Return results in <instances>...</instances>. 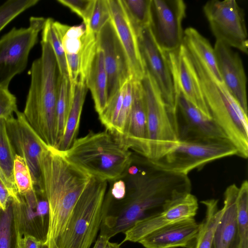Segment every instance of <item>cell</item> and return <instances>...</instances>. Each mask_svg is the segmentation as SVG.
<instances>
[{
  "label": "cell",
  "instance_id": "cell-1",
  "mask_svg": "<svg viewBox=\"0 0 248 248\" xmlns=\"http://www.w3.org/2000/svg\"><path fill=\"white\" fill-rule=\"evenodd\" d=\"M128 175L123 199H113L109 191L106 196L99 234L109 239L124 233L137 221L191 192L188 175L165 170L146 158L143 167H139L136 174Z\"/></svg>",
  "mask_w": 248,
  "mask_h": 248
},
{
  "label": "cell",
  "instance_id": "cell-2",
  "mask_svg": "<svg viewBox=\"0 0 248 248\" xmlns=\"http://www.w3.org/2000/svg\"><path fill=\"white\" fill-rule=\"evenodd\" d=\"M41 170L49 215L44 245L57 248L73 209L92 176L68 161L61 152L49 147L42 154Z\"/></svg>",
  "mask_w": 248,
  "mask_h": 248
},
{
  "label": "cell",
  "instance_id": "cell-3",
  "mask_svg": "<svg viewBox=\"0 0 248 248\" xmlns=\"http://www.w3.org/2000/svg\"><path fill=\"white\" fill-rule=\"evenodd\" d=\"M41 54L29 71L30 85L23 113L35 132L49 147L57 145V102L60 75L50 45L41 41Z\"/></svg>",
  "mask_w": 248,
  "mask_h": 248
},
{
  "label": "cell",
  "instance_id": "cell-4",
  "mask_svg": "<svg viewBox=\"0 0 248 248\" xmlns=\"http://www.w3.org/2000/svg\"><path fill=\"white\" fill-rule=\"evenodd\" d=\"M70 163L92 177L115 181L125 176L133 162L132 153L107 130L76 139L62 152Z\"/></svg>",
  "mask_w": 248,
  "mask_h": 248
},
{
  "label": "cell",
  "instance_id": "cell-5",
  "mask_svg": "<svg viewBox=\"0 0 248 248\" xmlns=\"http://www.w3.org/2000/svg\"><path fill=\"white\" fill-rule=\"evenodd\" d=\"M189 53L212 119L236 148L237 156L247 159L248 156V114L224 84L217 80L196 56Z\"/></svg>",
  "mask_w": 248,
  "mask_h": 248
},
{
  "label": "cell",
  "instance_id": "cell-6",
  "mask_svg": "<svg viewBox=\"0 0 248 248\" xmlns=\"http://www.w3.org/2000/svg\"><path fill=\"white\" fill-rule=\"evenodd\" d=\"M108 181L93 177L78 198L57 248H90L102 223Z\"/></svg>",
  "mask_w": 248,
  "mask_h": 248
},
{
  "label": "cell",
  "instance_id": "cell-7",
  "mask_svg": "<svg viewBox=\"0 0 248 248\" xmlns=\"http://www.w3.org/2000/svg\"><path fill=\"white\" fill-rule=\"evenodd\" d=\"M141 82L147 118L146 159L155 162L169 152L179 140L177 112L167 105L156 82L148 72Z\"/></svg>",
  "mask_w": 248,
  "mask_h": 248
},
{
  "label": "cell",
  "instance_id": "cell-8",
  "mask_svg": "<svg viewBox=\"0 0 248 248\" xmlns=\"http://www.w3.org/2000/svg\"><path fill=\"white\" fill-rule=\"evenodd\" d=\"M46 20L31 16L28 27H14L0 38V87L9 88L13 78L25 70Z\"/></svg>",
  "mask_w": 248,
  "mask_h": 248
},
{
  "label": "cell",
  "instance_id": "cell-9",
  "mask_svg": "<svg viewBox=\"0 0 248 248\" xmlns=\"http://www.w3.org/2000/svg\"><path fill=\"white\" fill-rule=\"evenodd\" d=\"M237 154L231 142L178 140L166 155L152 162L165 170L188 175L193 170H201L211 162Z\"/></svg>",
  "mask_w": 248,
  "mask_h": 248
},
{
  "label": "cell",
  "instance_id": "cell-10",
  "mask_svg": "<svg viewBox=\"0 0 248 248\" xmlns=\"http://www.w3.org/2000/svg\"><path fill=\"white\" fill-rule=\"evenodd\" d=\"M65 53L70 82L85 81L97 50L96 35L83 23L70 26L54 21Z\"/></svg>",
  "mask_w": 248,
  "mask_h": 248
},
{
  "label": "cell",
  "instance_id": "cell-11",
  "mask_svg": "<svg viewBox=\"0 0 248 248\" xmlns=\"http://www.w3.org/2000/svg\"><path fill=\"white\" fill-rule=\"evenodd\" d=\"M203 10L216 41L248 54L244 12L235 0H209Z\"/></svg>",
  "mask_w": 248,
  "mask_h": 248
},
{
  "label": "cell",
  "instance_id": "cell-12",
  "mask_svg": "<svg viewBox=\"0 0 248 248\" xmlns=\"http://www.w3.org/2000/svg\"><path fill=\"white\" fill-rule=\"evenodd\" d=\"M6 120L7 134L15 153L23 158L30 170L36 190L43 193L41 159L48 147L39 137L26 121L23 112L17 110Z\"/></svg>",
  "mask_w": 248,
  "mask_h": 248
},
{
  "label": "cell",
  "instance_id": "cell-13",
  "mask_svg": "<svg viewBox=\"0 0 248 248\" xmlns=\"http://www.w3.org/2000/svg\"><path fill=\"white\" fill-rule=\"evenodd\" d=\"M186 9L182 0H152L150 27L157 43L167 53L183 44Z\"/></svg>",
  "mask_w": 248,
  "mask_h": 248
},
{
  "label": "cell",
  "instance_id": "cell-14",
  "mask_svg": "<svg viewBox=\"0 0 248 248\" xmlns=\"http://www.w3.org/2000/svg\"><path fill=\"white\" fill-rule=\"evenodd\" d=\"M140 53L146 72L155 80L169 107L177 112V104L167 52L158 45L150 26L138 33Z\"/></svg>",
  "mask_w": 248,
  "mask_h": 248
},
{
  "label": "cell",
  "instance_id": "cell-15",
  "mask_svg": "<svg viewBox=\"0 0 248 248\" xmlns=\"http://www.w3.org/2000/svg\"><path fill=\"white\" fill-rule=\"evenodd\" d=\"M97 47L103 53L108 77V101L132 76L127 56L111 20L96 34Z\"/></svg>",
  "mask_w": 248,
  "mask_h": 248
},
{
  "label": "cell",
  "instance_id": "cell-16",
  "mask_svg": "<svg viewBox=\"0 0 248 248\" xmlns=\"http://www.w3.org/2000/svg\"><path fill=\"white\" fill-rule=\"evenodd\" d=\"M199 208L197 197L188 193L173 201L162 210L137 221L125 231L120 246L126 242L139 243L148 234L172 222L194 217Z\"/></svg>",
  "mask_w": 248,
  "mask_h": 248
},
{
  "label": "cell",
  "instance_id": "cell-17",
  "mask_svg": "<svg viewBox=\"0 0 248 248\" xmlns=\"http://www.w3.org/2000/svg\"><path fill=\"white\" fill-rule=\"evenodd\" d=\"M179 140L198 142H230L223 130L205 116L181 93L175 92Z\"/></svg>",
  "mask_w": 248,
  "mask_h": 248
},
{
  "label": "cell",
  "instance_id": "cell-18",
  "mask_svg": "<svg viewBox=\"0 0 248 248\" xmlns=\"http://www.w3.org/2000/svg\"><path fill=\"white\" fill-rule=\"evenodd\" d=\"M167 54L175 93H181L205 116L212 119L187 48L182 44L177 50Z\"/></svg>",
  "mask_w": 248,
  "mask_h": 248
},
{
  "label": "cell",
  "instance_id": "cell-19",
  "mask_svg": "<svg viewBox=\"0 0 248 248\" xmlns=\"http://www.w3.org/2000/svg\"><path fill=\"white\" fill-rule=\"evenodd\" d=\"M16 217L21 237H34L44 245L49 225V206L45 195L34 188L24 196L18 194Z\"/></svg>",
  "mask_w": 248,
  "mask_h": 248
},
{
  "label": "cell",
  "instance_id": "cell-20",
  "mask_svg": "<svg viewBox=\"0 0 248 248\" xmlns=\"http://www.w3.org/2000/svg\"><path fill=\"white\" fill-rule=\"evenodd\" d=\"M110 20L124 50L132 79L141 81L146 71L140 51L138 34L122 0H108Z\"/></svg>",
  "mask_w": 248,
  "mask_h": 248
},
{
  "label": "cell",
  "instance_id": "cell-21",
  "mask_svg": "<svg viewBox=\"0 0 248 248\" xmlns=\"http://www.w3.org/2000/svg\"><path fill=\"white\" fill-rule=\"evenodd\" d=\"M131 109L123 134L117 141L124 148L142 157L148 155L147 128L144 90L141 81L132 79Z\"/></svg>",
  "mask_w": 248,
  "mask_h": 248
},
{
  "label": "cell",
  "instance_id": "cell-22",
  "mask_svg": "<svg viewBox=\"0 0 248 248\" xmlns=\"http://www.w3.org/2000/svg\"><path fill=\"white\" fill-rule=\"evenodd\" d=\"M214 49L223 83L248 114L247 78L240 56L220 41H216Z\"/></svg>",
  "mask_w": 248,
  "mask_h": 248
},
{
  "label": "cell",
  "instance_id": "cell-23",
  "mask_svg": "<svg viewBox=\"0 0 248 248\" xmlns=\"http://www.w3.org/2000/svg\"><path fill=\"white\" fill-rule=\"evenodd\" d=\"M199 228L194 217L186 218L153 231L139 243L145 248H193Z\"/></svg>",
  "mask_w": 248,
  "mask_h": 248
},
{
  "label": "cell",
  "instance_id": "cell-24",
  "mask_svg": "<svg viewBox=\"0 0 248 248\" xmlns=\"http://www.w3.org/2000/svg\"><path fill=\"white\" fill-rule=\"evenodd\" d=\"M238 189L233 184L224 192V211L215 231L211 248H239L236 206Z\"/></svg>",
  "mask_w": 248,
  "mask_h": 248
},
{
  "label": "cell",
  "instance_id": "cell-25",
  "mask_svg": "<svg viewBox=\"0 0 248 248\" xmlns=\"http://www.w3.org/2000/svg\"><path fill=\"white\" fill-rule=\"evenodd\" d=\"M70 88L72 100L64 133L55 147L61 152L66 151L77 139L81 114L88 90L86 82L81 81L75 83H70Z\"/></svg>",
  "mask_w": 248,
  "mask_h": 248
},
{
  "label": "cell",
  "instance_id": "cell-26",
  "mask_svg": "<svg viewBox=\"0 0 248 248\" xmlns=\"http://www.w3.org/2000/svg\"><path fill=\"white\" fill-rule=\"evenodd\" d=\"M86 84L90 90L98 115L108 103V77L102 51L97 50L86 78Z\"/></svg>",
  "mask_w": 248,
  "mask_h": 248
},
{
  "label": "cell",
  "instance_id": "cell-27",
  "mask_svg": "<svg viewBox=\"0 0 248 248\" xmlns=\"http://www.w3.org/2000/svg\"><path fill=\"white\" fill-rule=\"evenodd\" d=\"M183 44L217 80L223 82L218 70L214 47L206 38L195 29L189 27L184 31Z\"/></svg>",
  "mask_w": 248,
  "mask_h": 248
},
{
  "label": "cell",
  "instance_id": "cell-28",
  "mask_svg": "<svg viewBox=\"0 0 248 248\" xmlns=\"http://www.w3.org/2000/svg\"><path fill=\"white\" fill-rule=\"evenodd\" d=\"M15 155L7 134L6 120L0 119V178L11 197L18 202V193L13 174Z\"/></svg>",
  "mask_w": 248,
  "mask_h": 248
},
{
  "label": "cell",
  "instance_id": "cell-29",
  "mask_svg": "<svg viewBox=\"0 0 248 248\" xmlns=\"http://www.w3.org/2000/svg\"><path fill=\"white\" fill-rule=\"evenodd\" d=\"M201 202L205 207V217L199 228L193 248H211L215 231L224 209L218 208V200L211 199Z\"/></svg>",
  "mask_w": 248,
  "mask_h": 248
},
{
  "label": "cell",
  "instance_id": "cell-30",
  "mask_svg": "<svg viewBox=\"0 0 248 248\" xmlns=\"http://www.w3.org/2000/svg\"><path fill=\"white\" fill-rule=\"evenodd\" d=\"M16 202L10 197L5 210L0 207V248H19Z\"/></svg>",
  "mask_w": 248,
  "mask_h": 248
},
{
  "label": "cell",
  "instance_id": "cell-31",
  "mask_svg": "<svg viewBox=\"0 0 248 248\" xmlns=\"http://www.w3.org/2000/svg\"><path fill=\"white\" fill-rule=\"evenodd\" d=\"M71 100L72 92L69 78L61 76L56 107L57 145L60 141L64 133Z\"/></svg>",
  "mask_w": 248,
  "mask_h": 248
},
{
  "label": "cell",
  "instance_id": "cell-32",
  "mask_svg": "<svg viewBox=\"0 0 248 248\" xmlns=\"http://www.w3.org/2000/svg\"><path fill=\"white\" fill-rule=\"evenodd\" d=\"M137 34L151 26L152 0H122Z\"/></svg>",
  "mask_w": 248,
  "mask_h": 248
},
{
  "label": "cell",
  "instance_id": "cell-33",
  "mask_svg": "<svg viewBox=\"0 0 248 248\" xmlns=\"http://www.w3.org/2000/svg\"><path fill=\"white\" fill-rule=\"evenodd\" d=\"M54 21L51 18H46L41 31V41L48 43L51 46L57 61L60 75L68 77L65 53L60 37L54 25Z\"/></svg>",
  "mask_w": 248,
  "mask_h": 248
},
{
  "label": "cell",
  "instance_id": "cell-34",
  "mask_svg": "<svg viewBox=\"0 0 248 248\" xmlns=\"http://www.w3.org/2000/svg\"><path fill=\"white\" fill-rule=\"evenodd\" d=\"M239 248H248V182L244 181L236 198Z\"/></svg>",
  "mask_w": 248,
  "mask_h": 248
},
{
  "label": "cell",
  "instance_id": "cell-35",
  "mask_svg": "<svg viewBox=\"0 0 248 248\" xmlns=\"http://www.w3.org/2000/svg\"><path fill=\"white\" fill-rule=\"evenodd\" d=\"M128 81L108 101L106 107L98 115L100 122L109 132L112 131L119 115Z\"/></svg>",
  "mask_w": 248,
  "mask_h": 248
},
{
  "label": "cell",
  "instance_id": "cell-36",
  "mask_svg": "<svg viewBox=\"0 0 248 248\" xmlns=\"http://www.w3.org/2000/svg\"><path fill=\"white\" fill-rule=\"evenodd\" d=\"M39 2V0H8L1 4L0 5V32L20 14Z\"/></svg>",
  "mask_w": 248,
  "mask_h": 248
},
{
  "label": "cell",
  "instance_id": "cell-37",
  "mask_svg": "<svg viewBox=\"0 0 248 248\" xmlns=\"http://www.w3.org/2000/svg\"><path fill=\"white\" fill-rule=\"evenodd\" d=\"M13 174L19 195L24 196L34 189L28 167L24 159L17 155H15Z\"/></svg>",
  "mask_w": 248,
  "mask_h": 248
},
{
  "label": "cell",
  "instance_id": "cell-38",
  "mask_svg": "<svg viewBox=\"0 0 248 248\" xmlns=\"http://www.w3.org/2000/svg\"><path fill=\"white\" fill-rule=\"evenodd\" d=\"M132 100V79H131L127 82L126 90L118 117L112 131L109 132L115 139L118 138L124 133L130 113Z\"/></svg>",
  "mask_w": 248,
  "mask_h": 248
},
{
  "label": "cell",
  "instance_id": "cell-39",
  "mask_svg": "<svg viewBox=\"0 0 248 248\" xmlns=\"http://www.w3.org/2000/svg\"><path fill=\"white\" fill-rule=\"evenodd\" d=\"M110 20V12L108 0H95L93 9L87 26L97 34Z\"/></svg>",
  "mask_w": 248,
  "mask_h": 248
},
{
  "label": "cell",
  "instance_id": "cell-40",
  "mask_svg": "<svg viewBox=\"0 0 248 248\" xmlns=\"http://www.w3.org/2000/svg\"><path fill=\"white\" fill-rule=\"evenodd\" d=\"M57 1L76 13L83 19V23L88 25L95 0H58Z\"/></svg>",
  "mask_w": 248,
  "mask_h": 248
},
{
  "label": "cell",
  "instance_id": "cell-41",
  "mask_svg": "<svg viewBox=\"0 0 248 248\" xmlns=\"http://www.w3.org/2000/svg\"><path fill=\"white\" fill-rule=\"evenodd\" d=\"M17 110L16 96L9 88L0 87V119L6 120Z\"/></svg>",
  "mask_w": 248,
  "mask_h": 248
},
{
  "label": "cell",
  "instance_id": "cell-42",
  "mask_svg": "<svg viewBox=\"0 0 248 248\" xmlns=\"http://www.w3.org/2000/svg\"><path fill=\"white\" fill-rule=\"evenodd\" d=\"M109 191L113 199L117 201L121 200L126 194V183L122 179L115 181Z\"/></svg>",
  "mask_w": 248,
  "mask_h": 248
},
{
  "label": "cell",
  "instance_id": "cell-43",
  "mask_svg": "<svg viewBox=\"0 0 248 248\" xmlns=\"http://www.w3.org/2000/svg\"><path fill=\"white\" fill-rule=\"evenodd\" d=\"M42 243L33 236H23L19 241V248H41Z\"/></svg>",
  "mask_w": 248,
  "mask_h": 248
},
{
  "label": "cell",
  "instance_id": "cell-44",
  "mask_svg": "<svg viewBox=\"0 0 248 248\" xmlns=\"http://www.w3.org/2000/svg\"><path fill=\"white\" fill-rule=\"evenodd\" d=\"M10 197L11 196L6 186L0 178V207L2 209H5Z\"/></svg>",
  "mask_w": 248,
  "mask_h": 248
},
{
  "label": "cell",
  "instance_id": "cell-45",
  "mask_svg": "<svg viewBox=\"0 0 248 248\" xmlns=\"http://www.w3.org/2000/svg\"><path fill=\"white\" fill-rule=\"evenodd\" d=\"M109 239L103 235L99 234L93 248H106Z\"/></svg>",
  "mask_w": 248,
  "mask_h": 248
},
{
  "label": "cell",
  "instance_id": "cell-46",
  "mask_svg": "<svg viewBox=\"0 0 248 248\" xmlns=\"http://www.w3.org/2000/svg\"><path fill=\"white\" fill-rule=\"evenodd\" d=\"M120 245L116 243L111 242L109 241L108 242L106 248H120Z\"/></svg>",
  "mask_w": 248,
  "mask_h": 248
},
{
  "label": "cell",
  "instance_id": "cell-47",
  "mask_svg": "<svg viewBox=\"0 0 248 248\" xmlns=\"http://www.w3.org/2000/svg\"><path fill=\"white\" fill-rule=\"evenodd\" d=\"M41 248H47L46 246L43 245L41 247Z\"/></svg>",
  "mask_w": 248,
  "mask_h": 248
}]
</instances>
